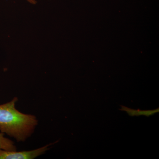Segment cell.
I'll list each match as a JSON object with an SVG mask.
<instances>
[{
  "instance_id": "obj_1",
  "label": "cell",
  "mask_w": 159,
  "mask_h": 159,
  "mask_svg": "<svg viewBox=\"0 0 159 159\" xmlns=\"http://www.w3.org/2000/svg\"><path fill=\"white\" fill-rule=\"evenodd\" d=\"M18 98L0 104V132L13 138L18 142H24L32 135L38 120L35 116L21 112L16 109Z\"/></svg>"
},
{
  "instance_id": "obj_2",
  "label": "cell",
  "mask_w": 159,
  "mask_h": 159,
  "mask_svg": "<svg viewBox=\"0 0 159 159\" xmlns=\"http://www.w3.org/2000/svg\"><path fill=\"white\" fill-rule=\"evenodd\" d=\"M54 143L48 145L34 150L16 151L0 149V159H33L42 155L50 149Z\"/></svg>"
},
{
  "instance_id": "obj_3",
  "label": "cell",
  "mask_w": 159,
  "mask_h": 159,
  "mask_svg": "<svg viewBox=\"0 0 159 159\" xmlns=\"http://www.w3.org/2000/svg\"><path fill=\"white\" fill-rule=\"evenodd\" d=\"M121 108L119 110L126 112L129 116H142L149 117L159 112V108L154 110H141L139 109H133L123 106H121Z\"/></svg>"
},
{
  "instance_id": "obj_4",
  "label": "cell",
  "mask_w": 159,
  "mask_h": 159,
  "mask_svg": "<svg viewBox=\"0 0 159 159\" xmlns=\"http://www.w3.org/2000/svg\"><path fill=\"white\" fill-rule=\"evenodd\" d=\"M5 134L0 132V149L6 150H16L14 142L4 136Z\"/></svg>"
},
{
  "instance_id": "obj_5",
  "label": "cell",
  "mask_w": 159,
  "mask_h": 159,
  "mask_svg": "<svg viewBox=\"0 0 159 159\" xmlns=\"http://www.w3.org/2000/svg\"><path fill=\"white\" fill-rule=\"evenodd\" d=\"M26 1H28L29 2L31 3V4H33V5H35L37 3L36 0H26Z\"/></svg>"
}]
</instances>
